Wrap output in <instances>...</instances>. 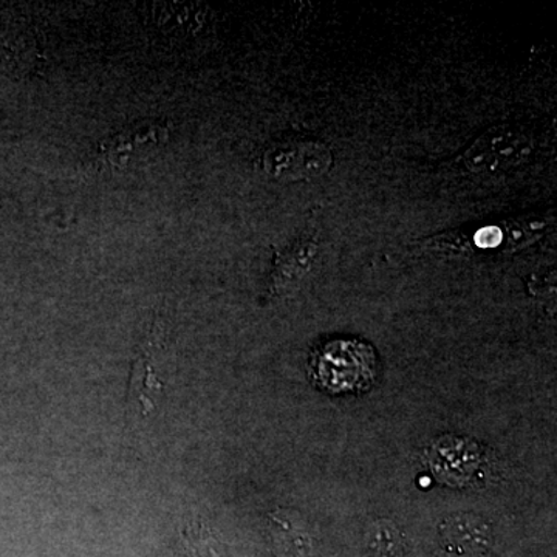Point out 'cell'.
I'll list each match as a JSON object with an SVG mask.
<instances>
[{
  "label": "cell",
  "mask_w": 557,
  "mask_h": 557,
  "mask_svg": "<svg viewBox=\"0 0 557 557\" xmlns=\"http://www.w3.org/2000/svg\"><path fill=\"white\" fill-rule=\"evenodd\" d=\"M534 150V139L520 127L502 124L480 135L465 152V166L479 175H497L525 163Z\"/></svg>",
  "instance_id": "obj_1"
},
{
  "label": "cell",
  "mask_w": 557,
  "mask_h": 557,
  "mask_svg": "<svg viewBox=\"0 0 557 557\" xmlns=\"http://www.w3.org/2000/svg\"><path fill=\"white\" fill-rule=\"evenodd\" d=\"M166 344V327L157 317L152 329L137 348V357L132 364L129 387H127V409L135 417L148 418L157 408V401L164 391L160 379V354Z\"/></svg>",
  "instance_id": "obj_2"
},
{
  "label": "cell",
  "mask_w": 557,
  "mask_h": 557,
  "mask_svg": "<svg viewBox=\"0 0 557 557\" xmlns=\"http://www.w3.org/2000/svg\"><path fill=\"white\" fill-rule=\"evenodd\" d=\"M333 153L318 139H299L270 150L265 156V170L282 180L318 178L330 171Z\"/></svg>",
  "instance_id": "obj_3"
},
{
  "label": "cell",
  "mask_w": 557,
  "mask_h": 557,
  "mask_svg": "<svg viewBox=\"0 0 557 557\" xmlns=\"http://www.w3.org/2000/svg\"><path fill=\"white\" fill-rule=\"evenodd\" d=\"M493 545L490 523L471 512L449 516L438 528L443 557H485Z\"/></svg>",
  "instance_id": "obj_4"
},
{
  "label": "cell",
  "mask_w": 557,
  "mask_h": 557,
  "mask_svg": "<svg viewBox=\"0 0 557 557\" xmlns=\"http://www.w3.org/2000/svg\"><path fill=\"white\" fill-rule=\"evenodd\" d=\"M480 460L479 446L471 440L445 437L429 449V463L432 471L443 482L461 486L478 474Z\"/></svg>",
  "instance_id": "obj_5"
},
{
  "label": "cell",
  "mask_w": 557,
  "mask_h": 557,
  "mask_svg": "<svg viewBox=\"0 0 557 557\" xmlns=\"http://www.w3.org/2000/svg\"><path fill=\"white\" fill-rule=\"evenodd\" d=\"M373 364V351L359 341H335L319 354V375L332 376L341 372V379H366Z\"/></svg>",
  "instance_id": "obj_6"
},
{
  "label": "cell",
  "mask_w": 557,
  "mask_h": 557,
  "mask_svg": "<svg viewBox=\"0 0 557 557\" xmlns=\"http://www.w3.org/2000/svg\"><path fill=\"white\" fill-rule=\"evenodd\" d=\"M366 547L370 557H406L405 536L399 528L388 520H376L366 531Z\"/></svg>",
  "instance_id": "obj_7"
},
{
  "label": "cell",
  "mask_w": 557,
  "mask_h": 557,
  "mask_svg": "<svg viewBox=\"0 0 557 557\" xmlns=\"http://www.w3.org/2000/svg\"><path fill=\"white\" fill-rule=\"evenodd\" d=\"M159 134H163V131L148 129L138 135H119L106 145L104 150H101L100 159L110 163L124 164V161L134 157L135 149L148 148L152 143L160 141Z\"/></svg>",
  "instance_id": "obj_8"
}]
</instances>
